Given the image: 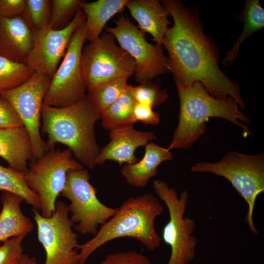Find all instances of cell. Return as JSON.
Wrapping results in <instances>:
<instances>
[{
    "instance_id": "cell-1",
    "label": "cell",
    "mask_w": 264,
    "mask_h": 264,
    "mask_svg": "<svg viewBox=\"0 0 264 264\" xmlns=\"http://www.w3.org/2000/svg\"><path fill=\"white\" fill-rule=\"evenodd\" d=\"M161 3L173 19L162 45L167 51L169 71L175 81L187 86L199 82L213 97L220 100L232 97L244 109L238 85L220 69L215 48L204 34L198 18L180 1Z\"/></svg>"
},
{
    "instance_id": "cell-2",
    "label": "cell",
    "mask_w": 264,
    "mask_h": 264,
    "mask_svg": "<svg viewBox=\"0 0 264 264\" xmlns=\"http://www.w3.org/2000/svg\"><path fill=\"white\" fill-rule=\"evenodd\" d=\"M42 132L47 134L48 150L56 143L66 145L76 160L89 169L96 165L100 148L94 132L101 113L88 94L71 106L56 108L43 105L41 110Z\"/></svg>"
},
{
    "instance_id": "cell-3",
    "label": "cell",
    "mask_w": 264,
    "mask_h": 264,
    "mask_svg": "<svg viewBox=\"0 0 264 264\" xmlns=\"http://www.w3.org/2000/svg\"><path fill=\"white\" fill-rule=\"evenodd\" d=\"M175 82L179 100V114L178 124L168 150L191 148L206 132V124L211 117L228 120L240 127L246 136L250 134L248 126L239 121L248 124L250 119L239 110L233 98L217 99L199 82L190 86Z\"/></svg>"
},
{
    "instance_id": "cell-4",
    "label": "cell",
    "mask_w": 264,
    "mask_h": 264,
    "mask_svg": "<svg viewBox=\"0 0 264 264\" xmlns=\"http://www.w3.org/2000/svg\"><path fill=\"white\" fill-rule=\"evenodd\" d=\"M164 210L158 198L151 194L127 198L92 239L79 244V264H85L93 252L106 243L124 237L137 240L149 251L155 250L160 246L162 239L156 231L154 221Z\"/></svg>"
},
{
    "instance_id": "cell-5",
    "label": "cell",
    "mask_w": 264,
    "mask_h": 264,
    "mask_svg": "<svg viewBox=\"0 0 264 264\" xmlns=\"http://www.w3.org/2000/svg\"><path fill=\"white\" fill-rule=\"evenodd\" d=\"M191 170L194 173H210L228 180L248 204L244 220L253 234L258 233L253 215L256 198L264 192L263 153L250 155L231 151L218 162H197Z\"/></svg>"
},
{
    "instance_id": "cell-6",
    "label": "cell",
    "mask_w": 264,
    "mask_h": 264,
    "mask_svg": "<svg viewBox=\"0 0 264 264\" xmlns=\"http://www.w3.org/2000/svg\"><path fill=\"white\" fill-rule=\"evenodd\" d=\"M153 184L155 193L164 201L169 213V220L163 228L161 238L171 248L167 264H190L196 256L198 240L193 234L196 221L184 217L189 194L183 190L178 196L174 188L162 180H154Z\"/></svg>"
},
{
    "instance_id": "cell-7",
    "label": "cell",
    "mask_w": 264,
    "mask_h": 264,
    "mask_svg": "<svg viewBox=\"0 0 264 264\" xmlns=\"http://www.w3.org/2000/svg\"><path fill=\"white\" fill-rule=\"evenodd\" d=\"M72 155L68 148L64 150L54 149L29 162L25 180L39 198L40 213L45 218L51 217L55 211L56 200L65 185L67 172L84 168Z\"/></svg>"
},
{
    "instance_id": "cell-8",
    "label": "cell",
    "mask_w": 264,
    "mask_h": 264,
    "mask_svg": "<svg viewBox=\"0 0 264 264\" xmlns=\"http://www.w3.org/2000/svg\"><path fill=\"white\" fill-rule=\"evenodd\" d=\"M90 177L84 168L69 170L61 195L70 201L68 207L74 231L81 235L94 236L101 226L115 215L117 208L106 206L99 200Z\"/></svg>"
},
{
    "instance_id": "cell-9",
    "label": "cell",
    "mask_w": 264,
    "mask_h": 264,
    "mask_svg": "<svg viewBox=\"0 0 264 264\" xmlns=\"http://www.w3.org/2000/svg\"><path fill=\"white\" fill-rule=\"evenodd\" d=\"M81 62L88 91L110 81L134 75L133 59L107 32L83 47Z\"/></svg>"
},
{
    "instance_id": "cell-10",
    "label": "cell",
    "mask_w": 264,
    "mask_h": 264,
    "mask_svg": "<svg viewBox=\"0 0 264 264\" xmlns=\"http://www.w3.org/2000/svg\"><path fill=\"white\" fill-rule=\"evenodd\" d=\"M86 19L74 33L63 59L54 74L43 105L67 107L87 94V88L81 67V54L87 40Z\"/></svg>"
},
{
    "instance_id": "cell-11",
    "label": "cell",
    "mask_w": 264,
    "mask_h": 264,
    "mask_svg": "<svg viewBox=\"0 0 264 264\" xmlns=\"http://www.w3.org/2000/svg\"><path fill=\"white\" fill-rule=\"evenodd\" d=\"M32 209L38 240L45 253L44 264H79L78 237L73 229L68 205L57 201L55 211L49 218L43 217L37 209Z\"/></svg>"
},
{
    "instance_id": "cell-12",
    "label": "cell",
    "mask_w": 264,
    "mask_h": 264,
    "mask_svg": "<svg viewBox=\"0 0 264 264\" xmlns=\"http://www.w3.org/2000/svg\"><path fill=\"white\" fill-rule=\"evenodd\" d=\"M114 27H105V31L111 34L119 45L133 59L134 75L139 84L151 81L169 71L167 57L161 46L149 43L145 33L123 14L114 21Z\"/></svg>"
},
{
    "instance_id": "cell-13",
    "label": "cell",
    "mask_w": 264,
    "mask_h": 264,
    "mask_svg": "<svg viewBox=\"0 0 264 264\" xmlns=\"http://www.w3.org/2000/svg\"><path fill=\"white\" fill-rule=\"evenodd\" d=\"M44 74L35 71L21 86L0 92V97L7 101L23 122L30 136L35 159L48 151L41 134V110L44 97L51 81Z\"/></svg>"
},
{
    "instance_id": "cell-14",
    "label": "cell",
    "mask_w": 264,
    "mask_h": 264,
    "mask_svg": "<svg viewBox=\"0 0 264 264\" xmlns=\"http://www.w3.org/2000/svg\"><path fill=\"white\" fill-rule=\"evenodd\" d=\"M85 19V14L80 9L70 23L63 29H53L48 25L41 30L33 31V44L25 64L35 71L52 79L74 33Z\"/></svg>"
},
{
    "instance_id": "cell-15",
    "label": "cell",
    "mask_w": 264,
    "mask_h": 264,
    "mask_svg": "<svg viewBox=\"0 0 264 264\" xmlns=\"http://www.w3.org/2000/svg\"><path fill=\"white\" fill-rule=\"evenodd\" d=\"M109 135L110 141L100 150L96 165L107 160L116 161L120 166L137 163L139 160L134 154L136 149L156 138L154 132L138 131L133 126L110 131Z\"/></svg>"
},
{
    "instance_id": "cell-16",
    "label": "cell",
    "mask_w": 264,
    "mask_h": 264,
    "mask_svg": "<svg viewBox=\"0 0 264 264\" xmlns=\"http://www.w3.org/2000/svg\"><path fill=\"white\" fill-rule=\"evenodd\" d=\"M33 44V32L22 16L0 17V56L25 64Z\"/></svg>"
},
{
    "instance_id": "cell-17",
    "label": "cell",
    "mask_w": 264,
    "mask_h": 264,
    "mask_svg": "<svg viewBox=\"0 0 264 264\" xmlns=\"http://www.w3.org/2000/svg\"><path fill=\"white\" fill-rule=\"evenodd\" d=\"M0 156L9 167L25 174L29 162L35 160L32 143L24 126L0 129Z\"/></svg>"
},
{
    "instance_id": "cell-18",
    "label": "cell",
    "mask_w": 264,
    "mask_h": 264,
    "mask_svg": "<svg viewBox=\"0 0 264 264\" xmlns=\"http://www.w3.org/2000/svg\"><path fill=\"white\" fill-rule=\"evenodd\" d=\"M126 7L138 24V28L153 37L156 44L162 46L170 24L169 14L157 0H128Z\"/></svg>"
},
{
    "instance_id": "cell-19",
    "label": "cell",
    "mask_w": 264,
    "mask_h": 264,
    "mask_svg": "<svg viewBox=\"0 0 264 264\" xmlns=\"http://www.w3.org/2000/svg\"><path fill=\"white\" fill-rule=\"evenodd\" d=\"M145 147V154L141 160L134 164H125L120 170L127 183L136 188L145 187L150 179L157 175V167L173 158L170 150L153 142L147 143Z\"/></svg>"
},
{
    "instance_id": "cell-20",
    "label": "cell",
    "mask_w": 264,
    "mask_h": 264,
    "mask_svg": "<svg viewBox=\"0 0 264 264\" xmlns=\"http://www.w3.org/2000/svg\"><path fill=\"white\" fill-rule=\"evenodd\" d=\"M0 213V242L32 231L34 225L30 218L24 215L21 208L23 199L13 193L1 191Z\"/></svg>"
},
{
    "instance_id": "cell-21",
    "label": "cell",
    "mask_w": 264,
    "mask_h": 264,
    "mask_svg": "<svg viewBox=\"0 0 264 264\" xmlns=\"http://www.w3.org/2000/svg\"><path fill=\"white\" fill-rule=\"evenodd\" d=\"M128 0H98L92 2L82 0L80 9L85 14L87 40L98 39L107 22L126 7Z\"/></svg>"
},
{
    "instance_id": "cell-22",
    "label": "cell",
    "mask_w": 264,
    "mask_h": 264,
    "mask_svg": "<svg viewBox=\"0 0 264 264\" xmlns=\"http://www.w3.org/2000/svg\"><path fill=\"white\" fill-rule=\"evenodd\" d=\"M132 88L129 85L119 97L101 113L102 125L104 129L110 131L132 126L136 122L133 115L136 102Z\"/></svg>"
},
{
    "instance_id": "cell-23",
    "label": "cell",
    "mask_w": 264,
    "mask_h": 264,
    "mask_svg": "<svg viewBox=\"0 0 264 264\" xmlns=\"http://www.w3.org/2000/svg\"><path fill=\"white\" fill-rule=\"evenodd\" d=\"M243 19L244 26L242 32L224 60L225 62L229 64L232 63L237 57L241 43L264 26V9L258 0L246 1L243 10Z\"/></svg>"
},
{
    "instance_id": "cell-24",
    "label": "cell",
    "mask_w": 264,
    "mask_h": 264,
    "mask_svg": "<svg viewBox=\"0 0 264 264\" xmlns=\"http://www.w3.org/2000/svg\"><path fill=\"white\" fill-rule=\"evenodd\" d=\"M24 175L9 167L6 168L0 165V190L9 191L21 196L33 208L40 211L39 198L27 185Z\"/></svg>"
},
{
    "instance_id": "cell-25",
    "label": "cell",
    "mask_w": 264,
    "mask_h": 264,
    "mask_svg": "<svg viewBox=\"0 0 264 264\" xmlns=\"http://www.w3.org/2000/svg\"><path fill=\"white\" fill-rule=\"evenodd\" d=\"M35 72L25 63L13 62L0 56V92L21 86Z\"/></svg>"
},
{
    "instance_id": "cell-26",
    "label": "cell",
    "mask_w": 264,
    "mask_h": 264,
    "mask_svg": "<svg viewBox=\"0 0 264 264\" xmlns=\"http://www.w3.org/2000/svg\"><path fill=\"white\" fill-rule=\"evenodd\" d=\"M128 78L115 79L88 91V95L100 113L114 103L129 84Z\"/></svg>"
},
{
    "instance_id": "cell-27",
    "label": "cell",
    "mask_w": 264,
    "mask_h": 264,
    "mask_svg": "<svg viewBox=\"0 0 264 264\" xmlns=\"http://www.w3.org/2000/svg\"><path fill=\"white\" fill-rule=\"evenodd\" d=\"M50 11V0H26L22 17L32 31L39 30L49 25Z\"/></svg>"
},
{
    "instance_id": "cell-28",
    "label": "cell",
    "mask_w": 264,
    "mask_h": 264,
    "mask_svg": "<svg viewBox=\"0 0 264 264\" xmlns=\"http://www.w3.org/2000/svg\"><path fill=\"white\" fill-rule=\"evenodd\" d=\"M81 0H50L49 26L59 30L67 26L80 9Z\"/></svg>"
},
{
    "instance_id": "cell-29",
    "label": "cell",
    "mask_w": 264,
    "mask_h": 264,
    "mask_svg": "<svg viewBox=\"0 0 264 264\" xmlns=\"http://www.w3.org/2000/svg\"><path fill=\"white\" fill-rule=\"evenodd\" d=\"M132 90L137 103L149 105L153 109L163 104L169 97L167 91L152 81L132 86Z\"/></svg>"
},
{
    "instance_id": "cell-30",
    "label": "cell",
    "mask_w": 264,
    "mask_h": 264,
    "mask_svg": "<svg viewBox=\"0 0 264 264\" xmlns=\"http://www.w3.org/2000/svg\"><path fill=\"white\" fill-rule=\"evenodd\" d=\"M26 235L11 238L0 245V264H16L23 254L22 242Z\"/></svg>"
},
{
    "instance_id": "cell-31",
    "label": "cell",
    "mask_w": 264,
    "mask_h": 264,
    "mask_svg": "<svg viewBox=\"0 0 264 264\" xmlns=\"http://www.w3.org/2000/svg\"><path fill=\"white\" fill-rule=\"evenodd\" d=\"M98 264H152L150 260L135 251H121L107 255Z\"/></svg>"
},
{
    "instance_id": "cell-32",
    "label": "cell",
    "mask_w": 264,
    "mask_h": 264,
    "mask_svg": "<svg viewBox=\"0 0 264 264\" xmlns=\"http://www.w3.org/2000/svg\"><path fill=\"white\" fill-rule=\"evenodd\" d=\"M24 126L21 118L10 104L0 97V129Z\"/></svg>"
},
{
    "instance_id": "cell-33",
    "label": "cell",
    "mask_w": 264,
    "mask_h": 264,
    "mask_svg": "<svg viewBox=\"0 0 264 264\" xmlns=\"http://www.w3.org/2000/svg\"><path fill=\"white\" fill-rule=\"evenodd\" d=\"M133 115L136 122L140 121L146 125H156L160 122V114L154 111L151 106L146 104L136 102Z\"/></svg>"
},
{
    "instance_id": "cell-34",
    "label": "cell",
    "mask_w": 264,
    "mask_h": 264,
    "mask_svg": "<svg viewBox=\"0 0 264 264\" xmlns=\"http://www.w3.org/2000/svg\"><path fill=\"white\" fill-rule=\"evenodd\" d=\"M25 5L26 0H0V17L22 16Z\"/></svg>"
},
{
    "instance_id": "cell-35",
    "label": "cell",
    "mask_w": 264,
    "mask_h": 264,
    "mask_svg": "<svg viewBox=\"0 0 264 264\" xmlns=\"http://www.w3.org/2000/svg\"><path fill=\"white\" fill-rule=\"evenodd\" d=\"M16 264H40L34 257L23 254Z\"/></svg>"
}]
</instances>
